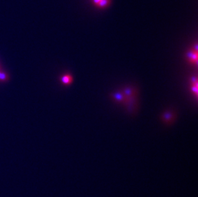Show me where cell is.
Wrapping results in <instances>:
<instances>
[{
    "label": "cell",
    "mask_w": 198,
    "mask_h": 197,
    "mask_svg": "<svg viewBox=\"0 0 198 197\" xmlns=\"http://www.w3.org/2000/svg\"><path fill=\"white\" fill-rule=\"evenodd\" d=\"M9 80V76L5 72L0 70V81L5 82Z\"/></svg>",
    "instance_id": "7a4b0ae2"
},
{
    "label": "cell",
    "mask_w": 198,
    "mask_h": 197,
    "mask_svg": "<svg viewBox=\"0 0 198 197\" xmlns=\"http://www.w3.org/2000/svg\"><path fill=\"white\" fill-rule=\"evenodd\" d=\"M73 81V77L70 74H64V76H62L61 77V82L64 85H70Z\"/></svg>",
    "instance_id": "6da1fadb"
}]
</instances>
